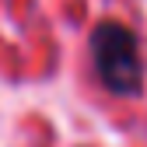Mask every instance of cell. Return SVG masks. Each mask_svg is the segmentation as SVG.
Here are the masks:
<instances>
[{"label": "cell", "mask_w": 147, "mask_h": 147, "mask_svg": "<svg viewBox=\"0 0 147 147\" xmlns=\"http://www.w3.org/2000/svg\"><path fill=\"white\" fill-rule=\"evenodd\" d=\"M91 67L116 95H137L144 88L140 35L123 21H98L91 32Z\"/></svg>", "instance_id": "obj_1"}]
</instances>
